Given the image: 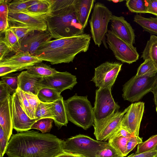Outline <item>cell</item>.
<instances>
[{"mask_svg":"<svg viewBox=\"0 0 157 157\" xmlns=\"http://www.w3.org/2000/svg\"><path fill=\"white\" fill-rule=\"evenodd\" d=\"M6 153L8 157H56L64 152V140L33 130L12 134Z\"/></svg>","mask_w":157,"mask_h":157,"instance_id":"6da1fadb","label":"cell"},{"mask_svg":"<svg viewBox=\"0 0 157 157\" xmlns=\"http://www.w3.org/2000/svg\"><path fill=\"white\" fill-rule=\"evenodd\" d=\"M91 37L88 34L64 37L43 43L34 56L52 65L72 62L76 55L89 49Z\"/></svg>","mask_w":157,"mask_h":157,"instance_id":"7a4b0ae2","label":"cell"},{"mask_svg":"<svg viewBox=\"0 0 157 157\" xmlns=\"http://www.w3.org/2000/svg\"><path fill=\"white\" fill-rule=\"evenodd\" d=\"M51 13L45 18L47 30L52 38L57 39L84 33V29L76 15L75 0H49Z\"/></svg>","mask_w":157,"mask_h":157,"instance_id":"3957f363","label":"cell"},{"mask_svg":"<svg viewBox=\"0 0 157 157\" xmlns=\"http://www.w3.org/2000/svg\"><path fill=\"white\" fill-rule=\"evenodd\" d=\"M64 103L68 121L84 130L93 125V107L87 96H78L76 94L64 100Z\"/></svg>","mask_w":157,"mask_h":157,"instance_id":"277c9868","label":"cell"},{"mask_svg":"<svg viewBox=\"0 0 157 157\" xmlns=\"http://www.w3.org/2000/svg\"><path fill=\"white\" fill-rule=\"evenodd\" d=\"M112 15V12L104 4L99 2L95 3L89 24L92 37L95 44L98 47L103 43L104 47L108 49L106 35Z\"/></svg>","mask_w":157,"mask_h":157,"instance_id":"5b68a950","label":"cell"},{"mask_svg":"<svg viewBox=\"0 0 157 157\" xmlns=\"http://www.w3.org/2000/svg\"><path fill=\"white\" fill-rule=\"evenodd\" d=\"M109 145L108 142L95 140L80 134L64 141L63 151L83 157H96L98 151Z\"/></svg>","mask_w":157,"mask_h":157,"instance_id":"8992f818","label":"cell"},{"mask_svg":"<svg viewBox=\"0 0 157 157\" xmlns=\"http://www.w3.org/2000/svg\"><path fill=\"white\" fill-rule=\"evenodd\" d=\"M157 78V74L152 76H133L123 86L122 97L124 99L132 102L139 101L151 92Z\"/></svg>","mask_w":157,"mask_h":157,"instance_id":"52a82bcc","label":"cell"},{"mask_svg":"<svg viewBox=\"0 0 157 157\" xmlns=\"http://www.w3.org/2000/svg\"><path fill=\"white\" fill-rule=\"evenodd\" d=\"M112 87L96 91L93 111L94 124L101 122L118 111L120 106L115 102L111 94Z\"/></svg>","mask_w":157,"mask_h":157,"instance_id":"ba28073f","label":"cell"},{"mask_svg":"<svg viewBox=\"0 0 157 157\" xmlns=\"http://www.w3.org/2000/svg\"><path fill=\"white\" fill-rule=\"evenodd\" d=\"M106 37V43L117 59L130 64L138 59L139 54L133 45L120 38L110 30H108Z\"/></svg>","mask_w":157,"mask_h":157,"instance_id":"9c48e42d","label":"cell"},{"mask_svg":"<svg viewBox=\"0 0 157 157\" xmlns=\"http://www.w3.org/2000/svg\"><path fill=\"white\" fill-rule=\"evenodd\" d=\"M122 64L106 61L95 68L91 81L99 89L112 87L121 71Z\"/></svg>","mask_w":157,"mask_h":157,"instance_id":"30bf717a","label":"cell"},{"mask_svg":"<svg viewBox=\"0 0 157 157\" xmlns=\"http://www.w3.org/2000/svg\"><path fill=\"white\" fill-rule=\"evenodd\" d=\"M128 107L122 111H117L102 121L93 124L94 134L97 140L105 141L121 126L123 117Z\"/></svg>","mask_w":157,"mask_h":157,"instance_id":"8fae6325","label":"cell"},{"mask_svg":"<svg viewBox=\"0 0 157 157\" xmlns=\"http://www.w3.org/2000/svg\"><path fill=\"white\" fill-rule=\"evenodd\" d=\"M144 109V102L132 103L128 107V109L123 117L121 127L133 135L139 136Z\"/></svg>","mask_w":157,"mask_h":157,"instance_id":"7c38bea8","label":"cell"},{"mask_svg":"<svg viewBox=\"0 0 157 157\" xmlns=\"http://www.w3.org/2000/svg\"><path fill=\"white\" fill-rule=\"evenodd\" d=\"M77 83L76 76L66 71H58L51 75L43 77L41 84L42 88L52 89L61 94L67 89L71 90Z\"/></svg>","mask_w":157,"mask_h":157,"instance_id":"4fadbf2b","label":"cell"},{"mask_svg":"<svg viewBox=\"0 0 157 157\" xmlns=\"http://www.w3.org/2000/svg\"><path fill=\"white\" fill-rule=\"evenodd\" d=\"M13 128L18 132L31 129L32 125L38 118L31 119L23 109L17 92L12 95Z\"/></svg>","mask_w":157,"mask_h":157,"instance_id":"5bb4252c","label":"cell"},{"mask_svg":"<svg viewBox=\"0 0 157 157\" xmlns=\"http://www.w3.org/2000/svg\"><path fill=\"white\" fill-rule=\"evenodd\" d=\"M8 20L9 27L12 25H20L30 27L35 30H47L45 18L44 17L22 12H9Z\"/></svg>","mask_w":157,"mask_h":157,"instance_id":"9a60e30c","label":"cell"},{"mask_svg":"<svg viewBox=\"0 0 157 157\" xmlns=\"http://www.w3.org/2000/svg\"><path fill=\"white\" fill-rule=\"evenodd\" d=\"M52 38L51 35L47 30L46 31L34 30L29 33L21 41V47L18 52H28L34 56L42 44L51 40Z\"/></svg>","mask_w":157,"mask_h":157,"instance_id":"2e32d148","label":"cell"},{"mask_svg":"<svg viewBox=\"0 0 157 157\" xmlns=\"http://www.w3.org/2000/svg\"><path fill=\"white\" fill-rule=\"evenodd\" d=\"M110 22V30L117 36L130 44L135 43L134 30L124 17L112 15Z\"/></svg>","mask_w":157,"mask_h":157,"instance_id":"e0dca14e","label":"cell"},{"mask_svg":"<svg viewBox=\"0 0 157 157\" xmlns=\"http://www.w3.org/2000/svg\"><path fill=\"white\" fill-rule=\"evenodd\" d=\"M43 77L31 74L26 71H22L17 76L18 88L24 92L37 96L42 88L41 82Z\"/></svg>","mask_w":157,"mask_h":157,"instance_id":"ac0fdd59","label":"cell"},{"mask_svg":"<svg viewBox=\"0 0 157 157\" xmlns=\"http://www.w3.org/2000/svg\"><path fill=\"white\" fill-rule=\"evenodd\" d=\"M12 95L0 102V126L3 129L9 140L12 135L13 128Z\"/></svg>","mask_w":157,"mask_h":157,"instance_id":"d6986e66","label":"cell"},{"mask_svg":"<svg viewBox=\"0 0 157 157\" xmlns=\"http://www.w3.org/2000/svg\"><path fill=\"white\" fill-rule=\"evenodd\" d=\"M42 61L28 52H18L0 61V66H21L25 68Z\"/></svg>","mask_w":157,"mask_h":157,"instance_id":"ffe728a7","label":"cell"},{"mask_svg":"<svg viewBox=\"0 0 157 157\" xmlns=\"http://www.w3.org/2000/svg\"><path fill=\"white\" fill-rule=\"evenodd\" d=\"M94 0H75L74 5L76 15L79 23L84 29L86 27Z\"/></svg>","mask_w":157,"mask_h":157,"instance_id":"44dd1931","label":"cell"},{"mask_svg":"<svg viewBox=\"0 0 157 157\" xmlns=\"http://www.w3.org/2000/svg\"><path fill=\"white\" fill-rule=\"evenodd\" d=\"M27 11L28 14L46 18L51 13L49 0H32Z\"/></svg>","mask_w":157,"mask_h":157,"instance_id":"7402d4cb","label":"cell"},{"mask_svg":"<svg viewBox=\"0 0 157 157\" xmlns=\"http://www.w3.org/2000/svg\"><path fill=\"white\" fill-rule=\"evenodd\" d=\"M53 104L55 115L53 120L56 126L59 129L63 126H66L68 123L63 97Z\"/></svg>","mask_w":157,"mask_h":157,"instance_id":"603a6c76","label":"cell"},{"mask_svg":"<svg viewBox=\"0 0 157 157\" xmlns=\"http://www.w3.org/2000/svg\"><path fill=\"white\" fill-rule=\"evenodd\" d=\"M144 60H152L157 70V36L151 35L147 41L141 56Z\"/></svg>","mask_w":157,"mask_h":157,"instance_id":"cb8c5ba5","label":"cell"},{"mask_svg":"<svg viewBox=\"0 0 157 157\" xmlns=\"http://www.w3.org/2000/svg\"><path fill=\"white\" fill-rule=\"evenodd\" d=\"M133 21L140 26L144 31L152 35H157V17L146 18L136 14L134 16Z\"/></svg>","mask_w":157,"mask_h":157,"instance_id":"d4e9b609","label":"cell"},{"mask_svg":"<svg viewBox=\"0 0 157 157\" xmlns=\"http://www.w3.org/2000/svg\"><path fill=\"white\" fill-rule=\"evenodd\" d=\"M25 69L31 74L42 77L49 76L58 71L54 68L42 62L27 67Z\"/></svg>","mask_w":157,"mask_h":157,"instance_id":"484cf974","label":"cell"},{"mask_svg":"<svg viewBox=\"0 0 157 157\" xmlns=\"http://www.w3.org/2000/svg\"><path fill=\"white\" fill-rule=\"evenodd\" d=\"M37 96L40 102L45 103H53L62 97L55 90L48 88H42Z\"/></svg>","mask_w":157,"mask_h":157,"instance_id":"4316f807","label":"cell"},{"mask_svg":"<svg viewBox=\"0 0 157 157\" xmlns=\"http://www.w3.org/2000/svg\"><path fill=\"white\" fill-rule=\"evenodd\" d=\"M36 118H51L54 120L55 115L54 105L52 103H45L40 102L35 113Z\"/></svg>","mask_w":157,"mask_h":157,"instance_id":"83f0119b","label":"cell"},{"mask_svg":"<svg viewBox=\"0 0 157 157\" xmlns=\"http://www.w3.org/2000/svg\"><path fill=\"white\" fill-rule=\"evenodd\" d=\"M157 74V70L153 62L149 59L144 60L139 67L136 75L138 77L152 76Z\"/></svg>","mask_w":157,"mask_h":157,"instance_id":"f1b7e54d","label":"cell"},{"mask_svg":"<svg viewBox=\"0 0 157 157\" xmlns=\"http://www.w3.org/2000/svg\"><path fill=\"white\" fill-rule=\"evenodd\" d=\"M4 39L6 43L13 52L16 53L21 47V42L13 31L10 28L4 32Z\"/></svg>","mask_w":157,"mask_h":157,"instance_id":"f546056e","label":"cell"},{"mask_svg":"<svg viewBox=\"0 0 157 157\" xmlns=\"http://www.w3.org/2000/svg\"><path fill=\"white\" fill-rule=\"evenodd\" d=\"M129 138L121 136L113 137L108 140V143L124 157L126 156V146Z\"/></svg>","mask_w":157,"mask_h":157,"instance_id":"4dcf8cb0","label":"cell"},{"mask_svg":"<svg viewBox=\"0 0 157 157\" xmlns=\"http://www.w3.org/2000/svg\"><path fill=\"white\" fill-rule=\"evenodd\" d=\"M32 0H16L8 4L9 12H19L28 13V9Z\"/></svg>","mask_w":157,"mask_h":157,"instance_id":"1f68e13d","label":"cell"},{"mask_svg":"<svg viewBox=\"0 0 157 157\" xmlns=\"http://www.w3.org/2000/svg\"><path fill=\"white\" fill-rule=\"evenodd\" d=\"M126 2L127 7L131 12L137 13H147L146 0H127Z\"/></svg>","mask_w":157,"mask_h":157,"instance_id":"d6a6232c","label":"cell"},{"mask_svg":"<svg viewBox=\"0 0 157 157\" xmlns=\"http://www.w3.org/2000/svg\"><path fill=\"white\" fill-rule=\"evenodd\" d=\"M53 121L51 118L40 119L32 125L31 128L39 130L42 133L45 134L50 131Z\"/></svg>","mask_w":157,"mask_h":157,"instance_id":"836d02e7","label":"cell"},{"mask_svg":"<svg viewBox=\"0 0 157 157\" xmlns=\"http://www.w3.org/2000/svg\"><path fill=\"white\" fill-rule=\"evenodd\" d=\"M157 146V134L151 136L144 142L137 145L136 154L145 152L150 150Z\"/></svg>","mask_w":157,"mask_h":157,"instance_id":"e575fe53","label":"cell"},{"mask_svg":"<svg viewBox=\"0 0 157 157\" xmlns=\"http://www.w3.org/2000/svg\"><path fill=\"white\" fill-rule=\"evenodd\" d=\"M16 92L21 101L22 107L28 116L31 119L37 118L25 95L24 92L18 88L17 89Z\"/></svg>","mask_w":157,"mask_h":157,"instance_id":"d590c367","label":"cell"},{"mask_svg":"<svg viewBox=\"0 0 157 157\" xmlns=\"http://www.w3.org/2000/svg\"><path fill=\"white\" fill-rule=\"evenodd\" d=\"M21 41L31 32L35 30L30 27L20 25H12L9 27Z\"/></svg>","mask_w":157,"mask_h":157,"instance_id":"8d00e7d4","label":"cell"},{"mask_svg":"<svg viewBox=\"0 0 157 157\" xmlns=\"http://www.w3.org/2000/svg\"><path fill=\"white\" fill-rule=\"evenodd\" d=\"M96 157H122L120 153L109 144L99 151Z\"/></svg>","mask_w":157,"mask_h":157,"instance_id":"74e56055","label":"cell"},{"mask_svg":"<svg viewBox=\"0 0 157 157\" xmlns=\"http://www.w3.org/2000/svg\"><path fill=\"white\" fill-rule=\"evenodd\" d=\"M9 141L6 135L0 126V157H3L6 153Z\"/></svg>","mask_w":157,"mask_h":157,"instance_id":"f35d334b","label":"cell"},{"mask_svg":"<svg viewBox=\"0 0 157 157\" xmlns=\"http://www.w3.org/2000/svg\"><path fill=\"white\" fill-rule=\"evenodd\" d=\"M14 93L10 87L2 81H0V102L4 101L6 98Z\"/></svg>","mask_w":157,"mask_h":157,"instance_id":"ab89813d","label":"cell"},{"mask_svg":"<svg viewBox=\"0 0 157 157\" xmlns=\"http://www.w3.org/2000/svg\"><path fill=\"white\" fill-rule=\"evenodd\" d=\"M142 139V138L140 137L139 136L134 135L129 138L126 146V156L133 150L137 145L143 142Z\"/></svg>","mask_w":157,"mask_h":157,"instance_id":"60d3db41","label":"cell"},{"mask_svg":"<svg viewBox=\"0 0 157 157\" xmlns=\"http://www.w3.org/2000/svg\"><path fill=\"white\" fill-rule=\"evenodd\" d=\"M1 80L9 86L14 93L16 92L18 88L17 76V77L2 76Z\"/></svg>","mask_w":157,"mask_h":157,"instance_id":"b9f144b4","label":"cell"},{"mask_svg":"<svg viewBox=\"0 0 157 157\" xmlns=\"http://www.w3.org/2000/svg\"><path fill=\"white\" fill-rule=\"evenodd\" d=\"M13 52L6 41L4 37L1 36L0 39V61L5 58L10 52Z\"/></svg>","mask_w":157,"mask_h":157,"instance_id":"7bdbcfd3","label":"cell"},{"mask_svg":"<svg viewBox=\"0 0 157 157\" xmlns=\"http://www.w3.org/2000/svg\"><path fill=\"white\" fill-rule=\"evenodd\" d=\"M25 69V67L21 66H0V76H3L9 73Z\"/></svg>","mask_w":157,"mask_h":157,"instance_id":"ee69618b","label":"cell"},{"mask_svg":"<svg viewBox=\"0 0 157 157\" xmlns=\"http://www.w3.org/2000/svg\"><path fill=\"white\" fill-rule=\"evenodd\" d=\"M24 93L35 115L36 111L40 101L37 96L30 93L25 92Z\"/></svg>","mask_w":157,"mask_h":157,"instance_id":"f6af8a7d","label":"cell"},{"mask_svg":"<svg viewBox=\"0 0 157 157\" xmlns=\"http://www.w3.org/2000/svg\"><path fill=\"white\" fill-rule=\"evenodd\" d=\"M147 13L157 17V0H146Z\"/></svg>","mask_w":157,"mask_h":157,"instance_id":"bcb514c9","label":"cell"},{"mask_svg":"<svg viewBox=\"0 0 157 157\" xmlns=\"http://www.w3.org/2000/svg\"><path fill=\"white\" fill-rule=\"evenodd\" d=\"M9 28L8 16L4 15H0V34L4 33L5 31Z\"/></svg>","mask_w":157,"mask_h":157,"instance_id":"7dc6e473","label":"cell"},{"mask_svg":"<svg viewBox=\"0 0 157 157\" xmlns=\"http://www.w3.org/2000/svg\"><path fill=\"white\" fill-rule=\"evenodd\" d=\"M133 157H154L157 155V146L149 151L138 154H132Z\"/></svg>","mask_w":157,"mask_h":157,"instance_id":"c3c4849f","label":"cell"},{"mask_svg":"<svg viewBox=\"0 0 157 157\" xmlns=\"http://www.w3.org/2000/svg\"><path fill=\"white\" fill-rule=\"evenodd\" d=\"M11 1L0 0V15L8 16L9 13V3Z\"/></svg>","mask_w":157,"mask_h":157,"instance_id":"681fc988","label":"cell"},{"mask_svg":"<svg viewBox=\"0 0 157 157\" xmlns=\"http://www.w3.org/2000/svg\"><path fill=\"white\" fill-rule=\"evenodd\" d=\"M133 135L128 131L121 127L110 138L121 136L127 138H130Z\"/></svg>","mask_w":157,"mask_h":157,"instance_id":"f907efd6","label":"cell"},{"mask_svg":"<svg viewBox=\"0 0 157 157\" xmlns=\"http://www.w3.org/2000/svg\"><path fill=\"white\" fill-rule=\"evenodd\" d=\"M154 95V100L156 107H157V78L151 91Z\"/></svg>","mask_w":157,"mask_h":157,"instance_id":"816d5d0a","label":"cell"},{"mask_svg":"<svg viewBox=\"0 0 157 157\" xmlns=\"http://www.w3.org/2000/svg\"><path fill=\"white\" fill-rule=\"evenodd\" d=\"M56 157H83L78 155L66 152H65L60 154Z\"/></svg>","mask_w":157,"mask_h":157,"instance_id":"f5cc1de1","label":"cell"},{"mask_svg":"<svg viewBox=\"0 0 157 157\" xmlns=\"http://www.w3.org/2000/svg\"><path fill=\"white\" fill-rule=\"evenodd\" d=\"M112 1L113 2H114V3H117V2H122V1H124L123 0H114V1H113V0H112V1Z\"/></svg>","mask_w":157,"mask_h":157,"instance_id":"db71d44e","label":"cell"},{"mask_svg":"<svg viewBox=\"0 0 157 157\" xmlns=\"http://www.w3.org/2000/svg\"><path fill=\"white\" fill-rule=\"evenodd\" d=\"M127 157H133L132 154L129 155Z\"/></svg>","mask_w":157,"mask_h":157,"instance_id":"11a10c76","label":"cell"},{"mask_svg":"<svg viewBox=\"0 0 157 157\" xmlns=\"http://www.w3.org/2000/svg\"><path fill=\"white\" fill-rule=\"evenodd\" d=\"M156 112L157 113V107H156Z\"/></svg>","mask_w":157,"mask_h":157,"instance_id":"9f6ffc18","label":"cell"},{"mask_svg":"<svg viewBox=\"0 0 157 157\" xmlns=\"http://www.w3.org/2000/svg\"><path fill=\"white\" fill-rule=\"evenodd\" d=\"M154 157H157V155L155 156Z\"/></svg>","mask_w":157,"mask_h":157,"instance_id":"6f0895ef","label":"cell"}]
</instances>
